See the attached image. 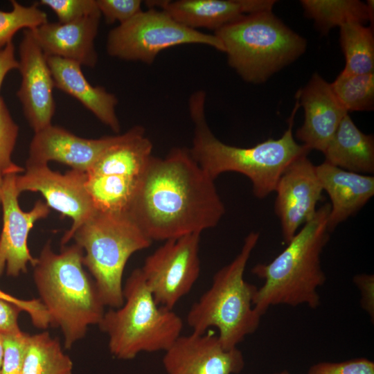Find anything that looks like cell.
<instances>
[{
	"label": "cell",
	"instance_id": "1",
	"mask_svg": "<svg viewBox=\"0 0 374 374\" xmlns=\"http://www.w3.org/2000/svg\"><path fill=\"white\" fill-rule=\"evenodd\" d=\"M215 180L190 150L175 148L152 156L127 211L152 242L166 241L216 226L225 213Z\"/></svg>",
	"mask_w": 374,
	"mask_h": 374
},
{
	"label": "cell",
	"instance_id": "2",
	"mask_svg": "<svg viewBox=\"0 0 374 374\" xmlns=\"http://www.w3.org/2000/svg\"><path fill=\"white\" fill-rule=\"evenodd\" d=\"M206 93L198 91L189 100V112L195 125L190 154L199 166L215 179L227 172L246 176L251 182L253 193L258 199L274 192L279 178L298 157L310 151L294 139L292 127L298 100L289 118V125L278 139H269L248 148L226 144L210 130L205 114Z\"/></svg>",
	"mask_w": 374,
	"mask_h": 374
},
{
	"label": "cell",
	"instance_id": "3",
	"mask_svg": "<svg viewBox=\"0 0 374 374\" xmlns=\"http://www.w3.org/2000/svg\"><path fill=\"white\" fill-rule=\"evenodd\" d=\"M83 250L77 244L55 252L50 241L42 247L33 267V280L51 326L60 328L70 349L98 325L105 311L93 279L84 268Z\"/></svg>",
	"mask_w": 374,
	"mask_h": 374
},
{
	"label": "cell",
	"instance_id": "4",
	"mask_svg": "<svg viewBox=\"0 0 374 374\" xmlns=\"http://www.w3.org/2000/svg\"><path fill=\"white\" fill-rule=\"evenodd\" d=\"M330 211V203L323 204L273 260L252 268L251 272L264 280L253 300V308L260 316L276 305L305 304L311 308L319 305L317 289L326 280L321 254L329 239Z\"/></svg>",
	"mask_w": 374,
	"mask_h": 374
},
{
	"label": "cell",
	"instance_id": "5",
	"mask_svg": "<svg viewBox=\"0 0 374 374\" xmlns=\"http://www.w3.org/2000/svg\"><path fill=\"white\" fill-rule=\"evenodd\" d=\"M258 239L257 232L248 234L239 253L215 274L211 287L192 305L186 316L193 332L202 334L216 328L225 349L238 348L260 324L262 316L253 305L258 287L244 279L247 264Z\"/></svg>",
	"mask_w": 374,
	"mask_h": 374
},
{
	"label": "cell",
	"instance_id": "6",
	"mask_svg": "<svg viewBox=\"0 0 374 374\" xmlns=\"http://www.w3.org/2000/svg\"><path fill=\"white\" fill-rule=\"evenodd\" d=\"M123 293V305L105 312L98 324L108 337L111 354L130 360L142 352L167 350L181 335L179 316L156 303L140 268L130 274Z\"/></svg>",
	"mask_w": 374,
	"mask_h": 374
},
{
	"label": "cell",
	"instance_id": "7",
	"mask_svg": "<svg viewBox=\"0 0 374 374\" xmlns=\"http://www.w3.org/2000/svg\"><path fill=\"white\" fill-rule=\"evenodd\" d=\"M229 65L244 81L265 82L306 49L305 39L288 28L271 10L245 15L215 31Z\"/></svg>",
	"mask_w": 374,
	"mask_h": 374
},
{
	"label": "cell",
	"instance_id": "8",
	"mask_svg": "<svg viewBox=\"0 0 374 374\" xmlns=\"http://www.w3.org/2000/svg\"><path fill=\"white\" fill-rule=\"evenodd\" d=\"M72 239L83 250V265L105 306L121 307L125 265L134 253L148 248L152 242L127 213L98 210L74 231Z\"/></svg>",
	"mask_w": 374,
	"mask_h": 374
},
{
	"label": "cell",
	"instance_id": "9",
	"mask_svg": "<svg viewBox=\"0 0 374 374\" xmlns=\"http://www.w3.org/2000/svg\"><path fill=\"white\" fill-rule=\"evenodd\" d=\"M184 44H202L224 53L220 39L188 28L163 10L149 8L108 33L106 49L112 57L152 64L163 50Z\"/></svg>",
	"mask_w": 374,
	"mask_h": 374
},
{
	"label": "cell",
	"instance_id": "10",
	"mask_svg": "<svg viewBox=\"0 0 374 374\" xmlns=\"http://www.w3.org/2000/svg\"><path fill=\"white\" fill-rule=\"evenodd\" d=\"M200 234L164 241L140 268L147 287L159 306L172 310L198 279Z\"/></svg>",
	"mask_w": 374,
	"mask_h": 374
},
{
	"label": "cell",
	"instance_id": "11",
	"mask_svg": "<svg viewBox=\"0 0 374 374\" xmlns=\"http://www.w3.org/2000/svg\"><path fill=\"white\" fill-rule=\"evenodd\" d=\"M24 172L16 177L19 194L39 193L50 208L72 220L71 226L61 239V244L64 246L74 231L96 211L86 187V172L71 169L61 174L48 165H26Z\"/></svg>",
	"mask_w": 374,
	"mask_h": 374
},
{
	"label": "cell",
	"instance_id": "12",
	"mask_svg": "<svg viewBox=\"0 0 374 374\" xmlns=\"http://www.w3.org/2000/svg\"><path fill=\"white\" fill-rule=\"evenodd\" d=\"M17 175L3 176L1 206L3 227L0 235V276L6 270L9 276L17 277L27 271L28 264L36 262L28 247V234L35 223L46 218L51 208L37 200L31 210L23 211L19 206V193L16 187Z\"/></svg>",
	"mask_w": 374,
	"mask_h": 374
},
{
	"label": "cell",
	"instance_id": "13",
	"mask_svg": "<svg viewBox=\"0 0 374 374\" xmlns=\"http://www.w3.org/2000/svg\"><path fill=\"white\" fill-rule=\"evenodd\" d=\"M308 154L293 161L276 184L274 210L280 220L284 241L287 243L302 224L315 215L323 192L315 166Z\"/></svg>",
	"mask_w": 374,
	"mask_h": 374
},
{
	"label": "cell",
	"instance_id": "14",
	"mask_svg": "<svg viewBox=\"0 0 374 374\" xmlns=\"http://www.w3.org/2000/svg\"><path fill=\"white\" fill-rule=\"evenodd\" d=\"M162 362L167 374H238L244 366L242 352L225 349L211 332L181 335Z\"/></svg>",
	"mask_w": 374,
	"mask_h": 374
},
{
	"label": "cell",
	"instance_id": "15",
	"mask_svg": "<svg viewBox=\"0 0 374 374\" xmlns=\"http://www.w3.org/2000/svg\"><path fill=\"white\" fill-rule=\"evenodd\" d=\"M21 82L17 91L24 116L34 132L51 125L55 110L53 79L43 51L30 29L24 30L19 48Z\"/></svg>",
	"mask_w": 374,
	"mask_h": 374
},
{
	"label": "cell",
	"instance_id": "16",
	"mask_svg": "<svg viewBox=\"0 0 374 374\" xmlns=\"http://www.w3.org/2000/svg\"><path fill=\"white\" fill-rule=\"evenodd\" d=\"M121 136L122 134H119L96 139H84L51 124L35 133L26 165H48L49 161H54L69 166L71 169L87 172Z\"/></svg>",
	"mask_w": 374,
	"mask_h": 374
},
{
	"label": "cell",
	"instance_id": "17",
	"mask_svg": "<svg viewBox=\"0 0 374 374\" xmlns=\"http://www.w3.org/2000/svg\"><path fill=\"white\" fill-rule=\"evenodd\" d=\"M296 97L304 109V121L296 136L310 150L323 152L348 113L337 98L330 83L318 73L312 76Z\"/></svg>",
	"mask_w": 374,
	"mask_h": 374
},
{
	"label": "cell",
	"instance_id": "18",
	"mask_svg": "<svg viewBox=\"0 0 374 374\" xmlns=\"http://www.w3.org/2000/svg\"><path fill=\"white\" fill-rule=\"evenodd\" d=\"M150 8L161 9L181 24L197 30L215 31L242 16L271 10L274 0H177L148 1Z\"/></svg>",
	"mask_w": 374,
	"mask_h": 374
},
{
	"label": "cell",
	"instance_id": "19",
	"mask_svg": "<svg viewBox=\"0 0 374 374\" xmlns=\"http://www.w3.org/2000/svg\"><path fill=\"white\" fill-rule=\"evenodd\" d=\"M100 12L67 23L46 22L30 30L45 56H55L94 67L98 62L95 39Z\"/></svg>",
	"mask_w": 374,
	"mask_h": 374
},
{
	"label": "cell",
	"instance_id": "20",
	"mask_svg": "<svg viewBox=\"0 0 374 374\" xmlns=\"http://www.w3.org/2000/svg\"><path fill=\"white\" fill-rule=\"evenodd\" d=\"M315 170L330 199L329 231L359 211L374 195L373 176L347 171L326 161L315 166Z\"/></svg>",
	"mask_w": 374,
	"mask_h": 374
},
{
	"label": "cell",
	"instance_id": "21",
	"mask_svg": "<svg viewBox=\"0 0 374 374\" xmlns=\"http://www.w3.org/2000/svg\"><path fill=\"white\" fill-rule=\"evenodd\" d=\"M55 87L78 100L104 125L119 133L121 124L116 108V96L101 86H93L78 63L55 56H46Z\"/></svg>",
	"mask_w": 374,
	"mask_h": 374
},
{
	"label": "cell",
	"instance_id": "22",
	"mask_svg": "<svg viewBox=\"0 0 374 374\" xmlns=\"http://www.w3.org/2000/svg\"><path fill=\"white\" fill-rule=\"evenodd\" d=\"M323 153L326 162L343 170L359 174L374 172L373 136L363 133L348 114Z\"/></svg>",
	"mask_w": 374,
	"mask_h": 374
},
{
	"label": "cell",
	"instance_id": "23",
	"mask_svg": "<svg viewBox=\"0 0 374 374\" xmlns=\"http://www.w3.org/2000/svg\"><path fill=\"white\" fill-rule=\"evenodd\" d=\"M301 4L307 17L313 19L321 32L348 24H364L373 21V1L302 0Z\"/></svg>",
	"mask_w": 374,
	"mask_h": 374
},
{
	"label": "cell",
	"instance_id": "24",
	"mask_svg": "<svg viewBox=\"0 0 374 374\" xmlns=\"http://www.w3.org/2000/svg\"><path fill=\"white\" fill-rule=\"evenodd\" d=\"M73 362L48 332L28 335L21 374H72Z\"/></svg>",
	"mask_w": 374,
	"mask_h": 374
},
{
	"label": "cell",
	"instance_id": "25",
	"mask_svg": "<svg viewBox=\"0 0 374 374\" xmlns=\"http://www.w3.org/2000/svg\"><path fill=\"white\" fill-rule=\"evenodd\" d=\"M340 28V44L345 56L344 73L362 75L374 71V35L371 26L348 23Z\"/></svg>",
	"mask_w": 374,
	"mask_h": 374
},
{
	"label": "cell",
	"instance_id": "26",
	"mask_svg": "<svg viewBox=\"0 0 374 374\" xmlns=\"http://www.w3.org/2000/svg\"><path fill=\"white\" fill-rule=\"evenodd\" d=\"M330 86L348 113L373 109L374 73L354 75L341 71Z\"/></svg>",
	"mask_w": 374,
	"mask_h": 374
},
{
	"label": "cell",
	"instance_id": "27",
	"mask_svg": "<svg viewBox=\"0 0 374 374\" xmlns=\"http://www.w3.org/2000/svg\"><path fill=\"white\" fill-rule=\"evenodd\" d=\"M12 10H0V49L12 42L15 34L21 29L33 30L48 22L47 15L38 3L25 6L12 0Z\"/></svg>",
	"mask_w": 374,
	"mask_h": 374
},
{
	"label": "cell",
	"instance_id": "28",
	"mask_svg": "<svg viewBox=\"0 0 374 374\" xmlns=\"http://www.w3.org/2000/svg\"><path fill=\"white\" fill-rule=\"evenodd\" d=\"M19 133V127L13 121L10 113L0 96V172L3 176L17 175L24 169L11 160Z\"/></svg>",
	"mask_w": 374,
	"mask_h": 374
},
{
	"label": "cell",
	"instance_id": "29",
	"mask_svg": "<svg viewBox=\"0 0 374 374\" xmlns=\"http://www.w3.org/2000/svg\"><path fill=\"white\" fill-rule=\"evenodd\" d=\"M28 335L22 331L3 335L1 374H21Z\"/></svg>",
	"mask_w": 374,
	"mask_h": 374
},
{
	"label": "cell",
	"instance_id": "30",
	"mask_svg": "<svg viewBox=\"0 0 374 374\" xmlns=\"http://www.w3.org/2000/svg\"><path fill=\"white\" fill-rule=\"evenodd\" d=\"M38 3L51 8L61 24L73 22L100 12L96 0H41Z\"/></svg>",
	"mask_w": 374,
	"mask_h": 374
},
{
	"label": "cell",
	"instance_id": "31",
	"mask_svg": "<svg viewBox=\"0 0 374 374\" xmlns=\"http://www.w3.org/2000/svg\"><path fill=\"white\" fill-rule=\"evenodd\" d=\"M98 8L107 24L125 23L141 12L140 0H96Z\"/></svg>",
	"mask_w": 374,
	"mask_h": 374
},
{
	"label": "cell",
	"instance_id": "32",
	"mask_svg": "<svg viewBox=\"0 0 374 374\" xmlns=\"http://www.w3.org/2000/svg\"><path fill=\"white\" fill-rule=\"evenodd\" d=\"M308 374H374V363L365 358L339 363L321 362L312 366Z\"/></svg>",
	"mask_w": 374,
	"mask_h": 374
},
{
	"label": "cell",
	"instance_id": "33",
	"mask_svg": "<svg viewBox=\"0 0 374 374\" xmlns=\"http://www.w3.org/2000/svg\"><path fill=\"white\" fill-rule=\"evenodd\" d=\"M0 299L18 306L26 312L33 326L39 329H46L51 326V317L39 299L24 300L17 298L0 289Z\"/></svg>",
	"mask_w": 374,
	"mask_h": 374
},
{
	"label": "cell",
	"instance_id": "34",
	"mask_svg": "<svg viewBox=\"0 0 374 374\" xmlns=\"http://www.w3.org/2000/svg\"><path fill=\"white\" fill-rule=\"evenodd\" d=\"M21 312L18 306L0 299V333L13 334L21 331L18 323Z\"/></svg>",
	"mask_w": 374,
	"mask_h": 374
},
{
	"label": "cell",
	"instance_id": "35",
	"mask_svg": "<svg viewBox=\"0 0 374 374\" xmlns=\"http://www.w3.org/2000/svg\"><path fill=\"white\" fill-rule=\"evenodd\" d=\"M354 283L360 290L361 305L369 314L374 317V276L371 274H358L353 278Z\"/></svg>",
	"mask_w": 374,
	"mask_h": 374
},
{
	"label": "cell",
	"instance_id": "36",
	"mask_svg": "<svg viewBox=\"0 0 374 374\" xmlns=\"http://www.w3.org/2000/svg\"><path fill=\"white\" fill-rule=\"evenodd\" d=\"M19 62L15 54L12 42L0 49V90L6 74L12 69H18Z\"/></svg>",
	"mask_w": 374,
	"mask_h": 374
},
{
	"label": "cell",
	"instance_id": "37",
	"mask_svg": "<svg viewBox=\"0 0 374 374\" xmlns=\"http://www.w3.org/2000/svg\"><path fill=\"white\" fill-rule=\"evenodd\" d=\"M3 355V335L0 333V374L1 371Z\"/></svg>",
	"mask_w": 374,
	"mask_h": 374
},
{
	"label": "cell",
	"instance_id": "38",
	"mask_svg": "<svg viewBox=\"0 0 374 374\" xmlns=\"http://www.w3.org/2000/svg\"><path fill=\"white\" fill-rule=\"evenodd\" d=\"M3 179V176L0 172V206H1V188H2Z\"/></svg>",
	"mask_w": 374,
	"mask_h": 374
},
{
	"label": "cell",
	"instance_id": "39",
	"mask_svg": "<svg viewBox=\"0 0 374 374\" xmlns=\"http://www.w3.org/2000/svg\"><path fill=\"white\" fill-rule=\"evenodd\" d=\"M275 374H290V373H288L287 371H281L280 373H275Z\"/></svg>",
	"mask_w": 374,
	"mask_h": 374
}]
</instances>
